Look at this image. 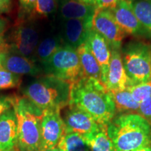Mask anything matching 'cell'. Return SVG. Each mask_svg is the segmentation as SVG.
Segmentation results:
<instances>
[{
    "label": "cell",
    "mask_w": 151,
    "mask_h": 151,
    "mask_svg": "<svg viewBox=\"0 0 151 151\" xmlns=\"http://www.w3.org/2000/svg\"><path fill=\"white\" fill-rule=\"evenodd\" d=\"M68 105L86 111L103 126H107L116 116L111 91L93 78L83 77L70 84Z\"/></svg>",
    "instance_id": "6da1fadb"
},
{
    "label": "cell",
    "mask_w": 151,
    "mask_h": 151,
    "mask_svg": "<svg viewBox=\"0 0 151 151\" xmlns=\"http://www.w3.org/2000/svg\"><path fill=\"white\" fill-rule=\"evenodd\" d=\"M115 151H135L150 146L151 125L138 113L117 114L107 124Z\"/></svg>",
    "instance_id": "7a4b0ae2"
},
{
    "label": "cell",
    "mask_w": 151,
    "mask_h": 151,
    "mask_svg": "<svg viewBox=\"0 0 151 151\" xmlns=\"http://www.w3.org/2000/svg\"><path fill=\"white\" fill-rule=\"evenodd\" d=\"M70 83L49 75L35 76L22 88L23 97L43 111L60 110L69 104Z\"/></svg>",
    "instance_id": "3957f363"
},
{
    "label": "cell",
    "mask_w": 151,
    "mask_h": 151,
    "mask_svg": "<svg viewBox=\"0 0 151 151\" xmlns=\"http://www.w3.org/2000/svg\"><path fill=\"white\" fill-rule=\"evenodd\" d=\"M14 109L18 120L17 150L39 151L43 111L26 97L17 96Z\"/></svg>",
    "instance_id": "277c9868"
},
{
    "label": "cell",
    "mask_w": 151,
    "mask_h": 151,
    "mask_svg": "<svg viewBox=\"0 0 151 151\" xmlns=\"http://www.w3.org/2000/svg\"><path fill=\"white\" fill-rule=\"evenodd\" d=\"M121 52L124 69L132 85L151 81V45L131 42Z\"/></svg>",
    "instance_id": "5b68a950"
},
{
    "label": "cell",
    "mask_w": 151,
    "mask_h": 151,
    "mask_svg": "<svg viewBox=\"0 0 151 151\" xmlns=\"http://www.w3.org/2000/svg\"><path fill=\"white\" fill-rule=\"evenodd\" d=\"M41 67L44 74L70 84L84 77L76 50L67 46H62Z\"/></svg>",
    "instance_id": "8992f818"
},
{
    "label": "cell",
    "mask_w": 151,
    "mask_h": 151,
    "mask_svg": "<svg viewBox=\"0 0 151 151\" xmlns=\"http://www.w3.org/2000/svg\"><path fill=\"white\" fill-rule=\"evenodd\" d=\"M41 40L39 28L33 22L25 20L16 26L8 44L10 50L35 60L36 49Z\"/></svg>",
    "instance_id": "52a82bcc"
},
{
    "label": "cell",
    "mask_w": 151,
    "mask_h": 151,
    "mask_svg": "<svg viewBox=\"0 0 151 151\" xmlns=\"http://www.w3.org/2000/svg\"><path fill=\"white\" fill-rule=\"evenodd\" d=\"M62 117L65 125V133H76L85 140L99 131L101 125L90 115L74 106H67Z\"/></svg>",
    "instance_id": "ba28073f"
},
{
    "label": "cell",
    "mask_w": 151,
    "mask_h": 151,
    "mask_svg": "<svg viewBox=\"0 0 151 151\" xmlns=\"http://www.w3.org/2000/svg\"><path fill=\"white\" fill-rule=\"evenodd\" d=\"M92 26V29L108 41L111 49H120L126 35L117 23L111 10L97 9Z\"/></svg>",
    "instance_id": "9c48e42d"
},
{
    "label": "cell",
    "mask_w": 151,
    "mask_h": 151,
    "mask_svg": "<svg viewBox=\"0 0 151 151\" xmlns=\"http://www.w3.org/2000/svg\"><path fill=\"white\" fill-rule=\"evenodd\" d=\"M60 110L43 111L41 120V141L39 151L56 148L65 133V125Z\"/></svg>",
    "instance_id": "30bf717a"
},
{
    "label": "cell",
    "mask_w": 151,
    "mask_h": 151,
    "mask_svg": "<svg viewBox=\"0 0 151 151\" xmlns=\"http://www.w3.org/2000/svg\"><path fill=\"white\" fill-rule=\"evenodd\" d=\"M0 62L7 70L20 76H38L43 73L41 65L35 60L16 53L9 46L0 52Z\"/></svg>",
    "instance_id": "8fae6325"
},
{
    "label": "cell",
    "mask_w": 151,
    "mask_h": 151,
    "mask_svg": "<svg viewBox=\"0 0 151 151\" xmlns=\"http://www.w3.org/2000/svg\"><path fill=\"white\" fill-rule=\"evenodd\" d=\"M115 20L125 35L136 37H148L151 34L138 20L128 0H121L114 8L109 9Z\"/></svg>",
    "instance_id": "7c38bea8"
},
{
    "label": "cell",
    "mask_w": 151,
    "mask_h": 151,
    "mask_svg": "<svg viewBox=\"0 0 151 151\" xmlns=\"http://www.w3.org/2000/svg\"><path fill=\"white\" fill-rule=\"evenodd\" d=\"M92 28V22L76 19L62 20L59 35L64 46L76 50L81 45L86 43Z\"/></svg>",
    "instance_id": "4fadbf2b"
},
{
    "label": "cell",
    "mask_w": 151,
    "mask_h": 151,
    "mask_svg": "<svg viewBox=\"0 0 151 151\" xmlns=\"http://www.w3.org/2000/svg\"><path fill=\"white\" fill-rule=\"evenodd\" d=\"M104 85L111 92L125 90L132 85L124 69L120 49H111L109 71Z\"/></svg>",
    "instance_id": "5bb4252c"
},
{
    "label": "cell",
    "mask_w": 151,
    "mask_h": 151,
    "mask_svg": "<svg viewBox=\"0 0 151 151\" xmlns=\"http://www.w3.org/2000/svg\"><path fill=\"white\" fill-rule=\"evenodd\" d=\"M86 43L101 68V81L104 84L109 71L111 56L110 45L102 36L92 28L89 31Z\"/></svg>",
    "instance_id": "9a60e30c"
},
{
    "label": "cell",
    "mask_w": 151,
    "mask_h": 151,
    "mask_svg": "<svg viewBox=\"0 0 151 151\" xmlns=\"http://www.w3.org/2000/svg\"><path fill=\"white\" fill-rule=\"evenodd\" d=\"M57 12L62 20H82L92 22L97 10L94 5H88L78 0H57Z\"/></svg>",
    "instance_id": "2e32d148"
},
{
    "label": "cell",
    "mask_w": 151,
    "mask_h": 151,
    "mask_svg": "<svg viewBox=\"0 0 151 151\" xmlns=\"http://www.w3.org/2000/svg\"><path fill=\"white\" fill-rule=\"evenodd\" d=\"M18 135V120L14 109L0 116V150H8L16 147Z\"/></svg>",
    "instance_id": "e0dca14e"
},
{
    "label": "cell",
    "mask_w": 151,
    "mask_h": 151,
    "mask_svg": "<svg viewBox=\"0 0 151 151\" xmlns=\"http://www.w3.org/2000/svg\"><path fill=\"white\" fill-rule=\"evenodd\" d=\"M63 46L59 34L47 35L41 39L38 44L35 55V61L40 65H42Z\"/></svg>",
    "instance_id": "ac0fdd59"
},
{
    "label": "cell",
    "mask_w": 151,
    "mask_h": 151,
    "mask_svg": "<svg viewBox=\"0 0 151 151\" xmlns=\"http://www.w3.org/2000/svg\"><path fill=\"white\" fill-rule=\"evenodd\" d=\"M84 77L93 78L101 82V68L86 43L76 49Z\"/></svg>",
    "instance_id": "d6986e66"
},
{
    "label": "cell",
    "mask_w": 151,
    "mask_h": 151,
    "mask_svg": "<svg viewBox=\"0 0 151 151\" xmlns=\"http://www.w3.org/2000/svg\"><path fill=\"white\" fill-rule=\"evenodd\" d=\"M116 106V115L121 113H138L139 104L137 102L127 89L111 92Z\"/></svg>",
    "instance_id": "ffe728a7"
},
{
    "label": "cell",
    "mask_w": 151,
    "mask_h": 151,
    "mask_svg": "<svg viewBox=\"0 0 151 151\" xmlns=\"http://www.w3.org/2000/svg\"><path fill=\"white\" fill-rule=\"evenodd\" d=\"M90 151H115L112 141L107 134V126H103L86 140Z\"/></svg>",
    "instance_id": "44dd1931"
},
{
    "label": "cell",
    "mask_w": 151,
    "mask_h": 151,
    "mask_svg": "<svg viewBox=\"0 0 151 151\" xmlns=\"http://www.w3.org/2000/svg\"><path fill=\"white\" fill-rule=\"evenodd\" d=\"M138 20L151 34V0H128Z\"/></svg>",
    "instance_id": "7402d4cb"
},
{
    "label": "cell",
    "mask_w": 151,
    "mask_h": 151,
    "mask_svg": "<svg viewBox=\"0 0 151 151\" xmlns=\"http://www.w3.org/2000/svg\"><path fill=\"white\" fill-rule=\"evenodd\" d=\"M57 148L60 151H90L84 138L76 133H65Z\"/></svg>",
    "instance_id": "603a6c76"
},
{
    "label": "cell",
    "mask_w": 151,
    "mask_h": 151,
    "mask_svg": "<svg viewBox=\"0 0 151 151\" xmlns=\"http://www.w3.org/2000/svg\"><path fill=\"white\" fill-rule=\"evenodd\" d=\"M20 83L21 76L7 70L0 62V90L16 88Z\"/></svg>",
    "instance_id": "cb8c5ba5"
},
{
    "label": "cell",
    "mask_w": 151,
    "mask_h": 151,
    "mask_svg": "<svg viewBox=\"0 0 151 151\" xmlns=\"http://www.w3.org/2000/svg\"><path fill=\"white\" fill-rule=\"evenodd\" d=\"M127 89L132 94L134 99L137 102L140 104L151 96V81L132 85L128 87Z\"/></svg>",
    "instance_id": "d4e9b609"
},
{
    "label": "cell",
    "mask_w": 151,
    "mask_h": 151,
    "mask_svg": "<svg viewBox=\"0 0 151 151\" xmlns=\"http://www.w3.org/2000/svg\"><path fill=\"white\" fill-rule=\"evenodd\" d=\"M57 10V0H37L33 13L39 16L48 17L56 13Z\"/></svg>",
    "instance_id": "484cf974"
},
{
    "label": "cell",
    "mask_w": 151,
    "mask_h": 151,
    "mask_svg": "<svg viewBox=\"0 0 151 151\" xmlns=\"http://www.w3.org/2000/svg\"><path fill=\"white\" fill-rule=\"evenodd\" d=\"M139 114L151 125V96L139 104Z\"/></svg>",
    "instance_id": "4316f807"
},
{
    "label": "cell",
    "mask_w": 151,
    "mask_h": 151,
    "mask_svg": "<svg viewBox=\"0 0 151 151\" xmlns=\"http://www.w3.org/2000/svg\"><path fill=\"white\" fill-rule=\"evenodd\" d=\"M16 96L0 94V116L9 109L14 108Z\"/></svg>",
    "instance_id": "83f0119b"
},
{
    "label": "cell",
    "mask_w": 151,
    "mask_h": 151,
    "mask_svg": "<svg viewBox=\"0 0 151 151\" xmlns=\"http://www.w3.org/2000/svg\"><path fill=\"white\" fill-rule=\"evenodd\" d=\"M121 0H96L95 6L99 9H112Z\"/></svg>",
    "instance_id": "f1b7e54d"
},
{
    "label": "cell",
    "mask_w": 151,
    "mask_h": 151,
    "mask_svg": "<svg viewBox=\"0 0 151 151\" xmlns=\"http://www.w3.org/2000/svg\"><path fill=\"white\" fill-rule=\"evenodd\" d=\"M37 0H19L20 8L25 14H32L35 9Z\"/></svg>",
    "instance_id": "f546056e"
},
{
    "label": "cell",
    "mask_w": 151,
    "mask_h": 151,
    "mask_svg": "<svg viewBox=\"0 0 151 151\" xmlns=\"http://www.w3.org/2000/svg\"><path fill=\"white\" fill-rule=\"evenodd\" d=\"M11 0H0V15L8 13L11 9Z\"/></svg>",
    "instance_id": "4dcf8cb0"
},
{
    "label": "cell",
    "mask_w": 151,
    "mask_h": 151,
    "mask_svg": "<svg viewBox=\"0 0 151 151\" xmlns=\"http://www.w3.org/2000/svg\"><path fill=\"white\" fill-rule=\"evenodd\" d=\"M6 27V22L2 18H0V37H2L3 33L4 32Z\"/></svg>",
    "instance_id": "1f68e13d"
},
{
    "label": "cell",
    "mask_w": 151,
    "mask_h": 151,
    "mask_svg": "<svg viewBox=\"0 0 151 151\" xmlns=\"http://www.w3.org/2000/svg\"><path fill=\"white\" fill-rule=\"evenodd\" d=\"M7 46H8V44L5 42V40L4 39L3 37H0V52L6 48Z\"/></svg>",
    "instance_id": "d6a6232c"
},
{
    "label": "cell",
    "mask_w": 151,
    "mask_h": 151,
    "mask_svg": "<svg viewBox=\"0 0 151 151\" xmlns=\"http://www.w3.org/2000/svg\"><path fill=\"white\" fill-rule=\"evenodd\" d=\"M78 1L88 5L95 6V3H96V0H78Z\"/></svg>",
    "instance_id": "836d02e7"
},
{
    "label": "cell",
    "mask_w": 151,
    "mask_h": 151,
    "mask_svg": "<svg viewBox=\"0 0 151 151\" xmlns=\"http://www.w3.org/2000/svg\"><path fill=\"white\" fill-rule=\"evenodd\" d=\"M135 151H151V148H150V146L145 147V148L139 149V150H135Z\"/></svg>",
    "instance_id": "e575fe53"
},
{
    "label": "cell",
    "mask_w": 151,
    "mask_h": 151,
    "mask_svg": "<svg viewBox=\"0 0 151 151\" xmlns=\"http://www.w3.org/2000/svg\"><path fill=\"white\" fill-rule=\"evenodd\" d=\"M46 151H60V150L56 147V148H52V149H50V150H46Z\"/></svg>",
    "instance_id": "d590c367"
},
{
    "label": "cell",
    "mask_w": 151,
    "mask_h": 151,
    "mask_svg": "<svg viewBox=\"0 0 151 151\" xmlns=\"http://www.w3.org/2000/svg\"><path fill=\"white\" fill-rule=\"evenodd\" d=\"M0 151H18V150H17V149L16 148V147H15V148L11 149V150H0Z\"/></svg>",
    "instance_id": "8d00e7d4"
},
{
    "label": "cell",
    "mask_w": 151,
    "mask_h": 151,
    "mask_svg": "<svg viewBox=\"0 0 151 151\" xmlns=\"http://www.w3.org/2000/svg\"><path fill=\"white\" fill-rule=\"evenodd\" d=\"M150 148H151V141H150Z\"/></svg>",
    "instance_id": "74e56055"
}]
</instances>
